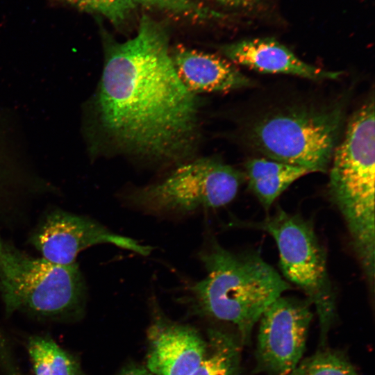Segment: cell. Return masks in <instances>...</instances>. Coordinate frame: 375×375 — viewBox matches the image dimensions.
Returning a JSON list of instances; mask_svg holds the SVG:
<instances>
[{"mask_svg":"<svg viewBox=\"0 0 375 375\" xmlns=\"http://www.w3.org/2000/svg\"><path fill=\"white\" fill-rule=\"evenodd\" d=\"M101 35L103 69L86 119L92 153L158 169L197 156L200 103L175 71L167 28L143 15L125 41Z\"/></svg>","mask_w":375,"mask_h":375,"instance_id":"obj_1","label":"cell"},{"mask_svg":"<svg viewBox=\"0 0 375 375\" xmlns=\"http://www.w3.org/2000/svg\"><path fill=\"white\" fill-rule=\"evenodd\" d=\"M197 257L206 274L185 285L186 297L197 312L233 324L248 342L263 312L290 284L259 252L230 251L210 234Z\"/></svg>","mask_w":375,"mask_h":375,"instance_id":"obj_2","label":"cell"},{"mask_svg":"<svg viewBox=\"0 0 375 375\" xmlns=\"http://www.w3.org/2000/svg\"><path fill=\"white\" fill-rule=\"evenodd\" d=\"M341 103H294L261 112L245 125L247 143L270 160L326 172L344 122Z\"/></svg>","mask_w":375,"mask_h":375,"instance_id":"obj_3","label":"cell"},{"mask_svg":"<svg viewBox=\"0 0 375 375\" xmlns=\"http://www.w3.org/2000/svg\"><path fill=\"white\" fill-rule=\"evenodd\" d=\"M0 294L8 315L21 310L65 319L81 314L86 287L76 262L61 265L31 256L0 235Z\"/></svg>","mask_w":375,"mask_h":375,"instance_id":"obj_4","label":"cell"},{"mask_svg":"<svg viewBox=\"0 0 375 375\" xmlns=\"http://www.w3.org/2000/svg\"><path fill=\"white\" fill-rule=\"evenodd\" d=\"M159 180L119 194L131 209L160 217H181L227 205L245 180L244 173L215 157H194Z\"/></svg>","mask_w":375,"mask_h":375,"instance_id":"obj_5","label":"cell"},{"mask_svg":"<svg viewBox=\"0 0 375 375\" xmlns=\"http://www.w3.org/2000/svg\"><path fill=\"white\" fill-rule=\"evenodd\" d=\"M238 225L263 231L274 238L283 276L299 287L315 306L324 344L335 319V293L328 273L326 253L312 222L278 206L261 221Z\"/></svg>","mask_w":375,"mask_h":375,"instance_id":"obj_6","label":"cell"},{"mask_svg":"<svg viewBox=\"0 0 375 375\" xmlns=\"http://www.w3.org/2000/svg\"><path fill=\"white\" fill-rule=\"evenodd\" d=\"M308 300L280 296L260 317L256 347L258 369L288 375L300 362L312 318Z\"/></svg>","mask_w":375,"mask_h":375,"instance_id":"obj_7","label":"cell"},{"mask_svg":"<svg viewBox=\"0 0 375 375\" xmlns=\"http://www.w3.org/2000/svg\"><path fill=\"white\" fill-rule=\"evenodd\" d=\"M29 242L42 258L61 265L76 263L79 253L99 244H111L144 256L152 251L151 247L115 233L94 219L60 209L43 217Z\"/></svg>","mask_w":375,"mask_h":375,"instance_id":"obj_8","label":"cell"},{"mask_svg":"<svg viewBox=\"0 0 375 375\" xmlns=\"http://www.w3.org/2000/svg\"><path fill=\"white\" fill-rule=\"evenodd\" d=\"M147 367L156 375H191L201 362L206 342L193 328L158 317L149 330Z\"/></svg>","mask_w":375,"mask_h":375,"instance_id":"obj_9","label":"cell"},{"mask_svg":"<svg viewBox=\"0 0 375 375\" xmlns=\"http://www.w3.org/2000/svg\"><path fill=\"white\" fill-rule=\"evenodd\" d=\"M222 56L233 64L263 73L285 74L319 81L338 78L341 73L308 64L272 38L242 40L219 47Z\"/></svg>","mask_w":375,"mask_h":375,"instance_id":"obj_10","label":"cell"},{"mask_svg":"<svg viewBox=\"0 0 375 375\" xmlns=\"http://www.w3.org/2000/svg\"><path fill=\"white\" fill-rule=\"evenodd\" d=\"M175 71L192 93L227 92L247 88L251 81L222 56L178 45L170 48Z\"/></svg>","mask_w":375,"mask_h":375,"instance_id":"obj_11","label":"cell"},{"mask_svg":"<svg viewBox=\"0 0 375 375\" xmlns=\"http://www.w3.org/2000/svg\"><path fill=\"white\" fill-rule=\"evenodd\" d=\"M244 167L249 188L267 212L293 182L310 173L303 167L268 158L251 159Z\"/></svg>","mask_w":375,"mask_h":375,"instance_id":"obj_12","label":"cell"},{"mask_svg":"<svg viewBox=\"0 0 375 375\" xmlns=\"http://www.w3.org/2000/svg\"><path fill=\"white\" fill-rule=\"evenodd\" d=\"M205 355L191 375H239L240 348L235 338L210 330Z\"/></svg>","mask_w":375,"mask_h":375,"instance_id":"obj_13","label":"cell"},{"mask_svg":"<svg viewBox=\"0 0 375 375\" xmlns=\"http://www.w3.org/2000/svg\"><path fill=\"white\" fill-rule=\"evenodd\" d=\"M27 349L35 375H82L75 358L48 337L30 338Z\"/></svg>","mask_w":375,"mask_h":375,"instance_id":"obj_14","label":"cell"},{"mask_svg":"<svg viewBox=\"0 0 375 375\" xmlns=\"http://www.w3.org/2000/svg\"><path fill=\"white\" fill-rule=\"evenodd\" d=\"M288 375H358V374L341 353L324 349L301 360Z\"/></svg>","mask_w":375,"mask_h":375,"instance_id":"obj_15","label":"cell"},{"mask_svg":"<svg viewBox=\"0 0 375 375\" xmlns=\"http://www.w3.org/2000/svg\"><path fill=\"white\" fill-rule=\"evenodd\" d=\"M142 8H155L199 20L220 19L223 16L192 0H142Z\"/></svg>","mask_w":375,"mask_h":375,"instance_id":"obj_16","label":"cell"},{"mask_svg":"<svg viewBox=\"0 0 375 375\" xmlns=\"http://www.w3.org/2000/svg\"><path fill=\"white\" fill-rule=\"evenodd\" d=\"M59 1L85 12L101 15L108 19L115 26H122L128 19L118 0Z\"/></svg>","mask_w":375,"mask_h":375,"instance_id":"obj_17","label":"cell"},{"mask_svg":"<svg viewBox=\"0 0 375 375\" xmlns=\"http://www.w3.org/2000/svg\"><path fill=\"white\" fill-rule=\"evenodd\" d=\"M222 6L242 10H253L259 3L260 0H210Z\"/></svg>","mask_w":375,"mask_h":375,"instance_id":"obj_18","label":"cell"},{"mask_svg":"<svg viewBox=\"0 0 375 375\" xmlns=\"http://www.w3.org/2000/svg\"><path fill=\"white\" fill-rule=\"evenodd\" d=\"M119 375H151V373L143 367L130 366L123 369Z\"/></svg>","mask_w":375,"mask_h":375,"instance_id":"obj_19","label":"cell"},{"mask_svg":"<svg viewBox=\"0 0 375 375\" xmlns=\"http://www.w3.org/2000/svg\"><path fill=\"white\" fill-rule=\"evenodd\" d=\"M8 341L0 330V354L4 353L8 348Z\"/></svg>","mask_w":375,"mask_h":375,"instance_id":"obj_20","label":"cell"}]
</instances>
